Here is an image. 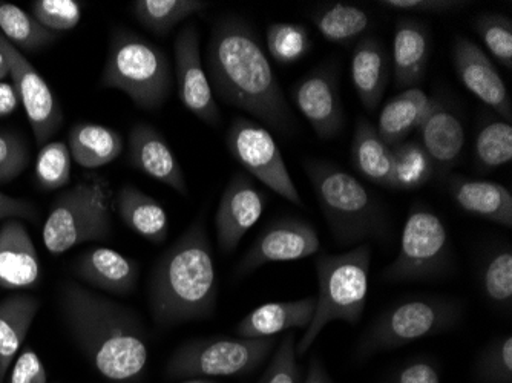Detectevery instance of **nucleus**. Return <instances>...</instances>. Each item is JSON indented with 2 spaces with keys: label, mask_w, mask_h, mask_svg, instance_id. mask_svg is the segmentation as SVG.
<instances>
[{
  "label": "nucleus",
  "mask_w": 512,
  "mask_h": 383,
  "mask_svg": "<svg viewBox=\"0 0 512 383\" xmlns=\"http://www.w3.org/2000/svg\"><path fill=\"white\" fill-rule=\"evenodd\" d=\"M206 69L212 92L221 102L253 115L278 134L296 131V118L247 20L223 16L214 23Z\"/></svg>",
  "instance_id": "nucleus-1"
},
{
  "label": "nucleus",
  "mask_w": 512,
  "mask_h": 383,
  "mask_svg": "<svg viewBox=\"0 0 512 383\" xmlns=\"http://www.w3.org/2000/svg\"><path fill=\"white\" fill-rule=\"evenodd\" d=\"M57 305L77 350L100 376L132 383L145 374L148 333L135 310L69 279L59 285Z\"/></svg>",
  "instance_id": "nucleus-2"
},
{
  "label": "nucleus",
  "mask_w": 512,
  "mask_h": 383,
  "mask_svg": "<svg viewBox=\"0 0 512 383\" xmlns=\"http://www.w3.org/2000/svg\"><path fill=\"white\" fill-rule=\"evenodd\" d=\"M146 293L152 321L161 330L215 315L218 275L203 215L155 261Z\"/></svg>",
  "instance_id": "nucleus-3"
},
{
  "label": "nucleus",
  "mask_w": 512,
  "mask_h": 383,
  "mask_svg": "<svg viewBox=\"0 0 512 383\" xmlns=\"http://www.w3.org/2000/svg\"><path fill=\"white\" fill-rule=\"evenodd\" d=\"M302 167L339 246H361L390 238L387 209L358 178L330 161L309 158Z\"/></svg>",
  "instance_id": "nucleus-4"
},
{
  "label": "nucleus",
  "mask_w": 512,
  "mask_h": 383,
  "mask_svg": "<svg viewBox=\"0 0 512 383\" xmlns=\"http://www.w3.org/2000/svg\"><path fill=\"white\" fill-rule=\"evenodd\" d=\"M371 255V247L361 244L339 255L324 253L316 258L319 295L315 316L296 344V357L304 356L332 322L356 325L361 321L370 287Z\"/></svg>",
  "instance_id": "nucleus-5"
},
{
  "label": "nucleus",
  "mask_w": 512,
  "mask_h": 383,
  "mask_svg": "<svg viewBox=\"0 0 512 383\" xmlns=\"http://www.w3.org/2000/svg\"><path fill=\"white\" fill-rule=\"evenodd\" d=\"M114 192L102 175H85L54 200L43 224L45 249L54 256L85 243H102L112 233Z\"/></svg>",
  "instance_id": "nucleus-6"
},
{
  "label": "nucleus",
  "mask_w": 512,
  "mask_h": 383,
  "mask_svg": "<svg viewBox=\"0 0 512 383\" xmlns=\"http://www.w3.org/2000/svg\"><path fill=\"white\" fill-rule=\"evenodd\" d=\"M103 88L125 92L138 108L155 111L172 89V69L160 46L128 30H115L100 77Z\"/></svg>",
  "instance_id": "nucleus-7"
},
{
  "label": "nucleus",
  "mask_w": 512,
  "mask_h": 383,
  "mask_svg": "<svg viewBox=\"0 0 512 383\" xmlns=\"http://www.w3.org/2000/svg\"><path fill=\"white\" fill-rule=\"evenodd\" d=\"M463 308L447 296H414L394 302L371 322L358 345L359 357L398 350L456 327Z\"/></svg>",
  "instance_id": "nucleus-8"
},
{
  "label": "nucleus",
  "mask_w": 512,
  "mask_h": 383,
  "mask_svg": "<svg viewBox=\"0 0 512 383\" xmlns=\"http://www.w3.org/2000/svg\"><path fill=\"white\" fill-rule=\"evenodd\" d=\"M450 235L442 218L425 204H413L402 229L398 258L382 273L388 282L434 281L453 270Z\"/></svg>",
  "instance_id": "nucleus-9"
},
{
  "label": "nucleus",
  "mask_w": 512,
  "mask_h": 383,
  "mask_svg": "<svg viewBox=\"0 0 512 383\" xmlns=\"http://www.w3.org/2000/svg\"><path fill=\"white\" fill-rule=\"evenodd\" d=\"M276 338L212 336L184 342L169 357V379L244 376L260 367L275 348Z\"/></svg>",
  "instance_id": "nucleus-10"
},
{
  "label": "nucleus",
  "mask_w": 512,
  "mask_h": 383,
  "mask_svg": "<svg viewBox=\"0 0 512 383\" xmlns=\"http://www.w3.org/2000/svg\"><path fill=\"white\" fill-rule=\"evenodd\" d=\"M226 145L232 158L252 177L261 181L284 200L295 206L304 207L281 149L266 128L250 118L235 117L227 129Z\"/></svg>",
  "instance_id": "nucleus-11"
},
{
  "label": "nucleus",
  "mask_w": 512,
  "mask_h": 383,
  "mask_svg": "<svg viewBox=\"0 0 512 383\" xmlns=\"http://www.w3.org/2000/svg\"><path fill=\"white\" fill-rule=\"evenodd\" d=\"M0 51L4 53L10 65L13 86L19 95L20 103L27 112L34 138L39 145H46L62 126V106L56 99L53 89L31 65L30 60L23 56L16 46L11 45L2 34H0Z\"/></svg>",
  "instance_id": "nucleus-12"
},
{
  "label": "nucleus",
  "mask_w": 512,
  "mask_h": 383,
  "mask_svg": "<svg viewBox=\"0 0 512 383\" xmlns=\"http://www.w3.org/2000/svg\"><path fill=\"white\" fill-rule=\"evenodd\" d=\"M321 250V239L312 224L299 218H278L256 236L237 267V276H247L273 262L309 258Z\"/></svg>",
  "instance_id": "nucleus-13"
},
{
  "label": "nucleus",
  "mask_w": 512,
  "mask_h": 383,
  "mask_svg": "<svg viewBox=\"0 0 512 383\" xmlns=\"http://www.w3.org/2000/svg\"><path fill=\"white\" fill-rule=\"evenodd\" d=\"M419 140L431 163L434 177L444 181L459 166L467 146V125L462 109L445 95H433V105L417 128Z\"/></svg>",
  "instance_id": "nucleus-14"
},
{
  "label": "nucleus",
  "mask_w": 512,
  "mask_h": 383,
  "mask_svg": "<svg viewBox=\"0 0 512 383\" xmlns=\"http://www.w3.org/2000/svg\"><path fill=\"white\" fill-rule=\"evenodd\" d=\"M178 97L184 108L212 128L221 125V112L207 79L200 53V33L189 23L178 33L174 45Z\"/></svg>",
  "instance_id": "nucleus-15"
},
{
  "label": "nucleus",
  "mask_w": 512,
  "mask_h": 383,
  "mask_svg": "<svg viewBox=\"0 0 512 383\" xmlns=\"http://www.w3.org/2000/svg\"><path fill=\"white\" fill-rule=\"evenodd\" d=\"M292 99L321 140H333L341 134L345 123L344 106L333 66H318L302 77L292 88Z\"/></svg>",
  "instance_id": "nucleus-16"
},
{
  "label": "nucleus",
  "mask_w": 512,
  "mask_h": 383,
  "mask_svg": "<svg viewBox=\"0 0 512 383\" xmlns=\"http://www.w3.org/2000/svg\"><path fill=\"white\" fill-rule=\"evenodd\" d=\"M266 203L263 190L255 186L249 175H232L215 215L218 246L224 255L238 249L241 239L260 221Z\"/></svg>",
  "instance_id": "nucleus-17"
},
{
  "label": "nucleus",
  "mask_w": 512,
  "mask_h": 383,
  "mask_svg": "<svg viewBox=\"0 0 512 383\" xmlns=\"http://www.w3.org/2000/svg\"><path fill=\"white\" fill-rule=\"evenodd\" d=\"M453 65L460 82L471 94L494 109L503 122H512L511 97L505 82L477 43L467 37H454Z\"/></svg>",
  "instance_id": "nucleus-18"
},
{
  "label": "nucleus",
  "mask_w": 512,
  "mask_h": 383,
  "mask_svg": "<svg viewBox=\"0 0 512 383\" xmlns=\"http://www.w3.org/2000/svg\"><path fill=\"white\" fill-rule=\"evenodd\" d=\"M128 163L134 169L188 197L189 189L183 169L174 151L154 126L138 123L128 137Z\"/></svg>",
  "instance_id": "nucleus-19"
},
{
  "label": "nucleus",
  "mask_w": 512,
  "mask_h": 383,
  "mask_svg": "<svg viewBox=\"0 0 512 383\" xmlns=\"http://www.w3.org/2000/svg\"><path fill=\"white\" fill-rule=\"evenodd\" d=\"M73 270L83 285L117 296L131 295L140 276L137 261L108 247H91L80 253Z\"/></svg>",
  "instance_id": "nucleus-20"
},
{
  "label": "nucleus",
  "mask_w": 512,
  "mask_h": 383,
  "mask_svg": "<svg viewBox=\"0 0 512 383\" xmlns=\"http://www.w3.org/2000/svg\"><path fill=\"white\" fill-rule=\"evenodd\" d=\"M42 269L27 226L7 220L0 226V287L7 290L33 289Z\"/></svg>",
  "instance_id": "nucleus-21"
},
{
  "label": "nucleus",
  "mask_w": 512,
  "mask_h": 383,
  "mask_svg": "<svg viewBox=\"0 0 512 383\" xmlns=\"http://www.w3.org/2000/svg\"><path fill=\"white\" fill-rule=\"evenodd\" d=\"M444 183L460 210L511 229L512 194L508 187L496 181L474 180L454 174L448 175Z\"/></svg>",
  "instance_id": "nucleus-22"
},
{
  "label": "nucleus",
  "mask_w": 512,
  "mask_h": 383,
  "mask_svg": "<svg viewBox=\"0 0 512 383\" xmlns=\"http://www.w3.org/2000/svg\"><path fill=\"white\" fill-rule=\"evenodd\" d=\"M431 57V31L427 23L402 17L393 42V76L396 88H416L427 73Z\"/></svg>",
  "instance_id": "nucleus-23"
},
{
  "label": "nucleus",
  "mask_w": 512,
  "mask_h": 383,
  "mask_svg": "<svg viewBox=\"0 0 512 383\" xmlns=\"http://www.w3.org/2000/svg\"><path fill=\"white\" fill-rule=\"evenodd\" d=\"M316 298L269 302L253 308L237 325V336L247 339L275 338L290 328H307L315 316Z\"/></svg>",
  "instance_id": "nucleus-24"
},
{
  "label": "nucleus",
  "mask_w": 512,
  "mask_h": 383,
  "mask_svg": "<svg viewBox=\"0 0 512 383\" xmlns=\"http://www.w3.org/2000/svg\"><path fill=\"white\" fill-rule=\"evenodd\" d=\"M352 82L368 112H375L390 82V59L381 40L365 37L352 56Z\"/></svg>",
  "instance_id": "nucleus-25"
},
{
  "label": "nucleus",
  "mask_w": 512,
  "mask_h": 383,
  "mask_svg": "<svg viewBox=\"0 0 512 383\" xmlns=\"http://www.w3.org/2000/svg\"><path fill=\"white\" fill-rule=\"evenodd\" d=\"M352 166L362 178L384 187L396 189L394 181L393 149L379 137L376 126L367 118L359 117L352 141Z\"/></svg>",
  "instance_id": "nucleus-26"
},
{
  "label": "nucleus",
  "mask_w": 512,
  "mask_h": 383,
  "mask_svg": "<svg viewBox=\"0 0 512 383\" xmlns=\"http://www.w3.org/2000/svg\"><path fill=\"white\" fill-rule=\"evenodd\" d=\"M433 105V95H428L421 88H410L394 95L393 99L385 103L378 118L379 137L385 145L394 148L401 145L411 132L424 122L425 115Z\"/></svg>",
  "instance_id": "nucleus-27"
},
{
  "label": "nucleus",
  "mask_w": 512,
  "mask_h": 383,
  "mask_svg": "<svg viewBox=\"0 0 512 383\" xmlns=\"http://www.w3.org/2000/svg\"><path fill=\"white\" fill-rule=\"evenodd\" d=\"M114 207L132 232L149 243H165L169 235L168 215L155 198L149 197L132 184H125L115 195Z\"/></svg>",
  "instance_id": "nucleus-28"
},
{
  "label": "nucleus",
  "mask_w": 512,
  "mask_h": 383,
  "mask_svg": "<svg viewBox=\"0 0 512 383\" xmlns=\"http://www.w3.org/2000/svg\"><path fill=\"white\" fill-rule=\"evenodd\" d=\"M40 305L42 302L39 298L22 293L7 296L0 301V364L4 376L10 373L17 353L39 313Z\"/></svg>",
  "instance_id": "nucleus-29"
},
{
  "label": "nucleus",
  "mask_w": 512,
  "mask_h": 383,
  "mask_svg": "<svg viewBox=\"0 0 512 383\" xmlns=\"http://www.w3.org/2000/svg\"><path fill=\"white\" fill-rule=\"evenodd\" d=\"M125 141L119 132L97 123H77L68 132V149L79 166L99 169L122 155Z\"/></svg>",
  "instance_id": "nucleus-30"
},
{
  "label": "nucleus",
  "mask_w": 512,
  "mask_h": 383,
  "mask_svg": "<svg viewBox=\"0 0 512 383\" xmlns=\"http://www.w3.org/2000/svg\"><path fill=\"white\" fill-rule=\"evenodd\" d=\"M310 19L327 42L339 45H350L371 27V16L367 10L344 2L316 7L310 13Z\"/></svg>",
  "instance_id": "nucleus-31"
},
{
  "label": "nucleus",
  "mask_w": 512,
  "mask_h": 383,
  "mask_svg": "<svg viewBox=\"0 0 512 383\" xmlns=\"http://www.w3.org/2000/svg\"><path fill=\"white\" fill-rule=\"evenodd\" d=\"M207 7L201 0H137L132 4L138 22L157 36H168L175 25Z\"/></svg>",
  "instance_id": "nucleus-32"
},
{
  "label": "nucleus",
  "mask_w": 512,
  "mask_h": 383,
  "mask_svg": "<svg viewBox=\"0 0 512 383\" xmlns=\"http://www.w3.org/2000/svg\"><path fill=\"white\" fill-rule=\"evenodd\" d=\"M480 289L486 301L503 311L512 307V250L500 246L486 253L479 272Z\"/></svg>",
  "instance_id": "nucleus-33"
},
{
  "label": "nucleus",
  "mask_w": 512,
  "mask_h": 383,
  "mask_svg": "<svg viewBox=\"0 0 512 383\" xmlns=\"http://www.w3.org/2000/svg\"><path fill=\"white\" fill-rule=\"evenodd\" d=\"M0 34L17 50L37 51L57 39V34L42 27L31 14L17 5L0 0Z\"/></svg>",
  "instance_id": "nucleus-34"
},
{
  "label": "nucleus",
  "mask_w": 512,
  "mask_h": 383,
  "mask_svg": "<svg viewBox=\"0 0 512 383\" xmlns=\"http://www.w3.org/2000/svg\"><path fill=\"white\" fill-rule=\"evenodd\" d=\"M474 160L482 171H496L512 160V125L500 120H485L474 140Z\"/></svg>",
  "instance_id": "nucleus-35"
},
{
  "label": "nucleus",
  "mask_w": 512,
  "mask_h": 383,
  "mask_svg": "<svg viewBox=\"0 0 512 383\" xmlns=\"http://www.w3.org/2000/svg\"><path fill=\"white\" fill-rule=\"evenodd\" d=\"M391 149L396 189H419L434 177L433 163L417 141H404Z\"/></svg>",
  "instance_id": "nucleus-36"
},
{
  "label": "nucleus",
  "mask_w": 512,
  "mask_h": 383,
  "mask_svg": "<svg viewBox=\"0 0 512 383\" xmlns=\"http://www.w3.org/2000/svg\"><path fill=\"white\" fill-rule=\"evenodd\" d=\"M266 39L270 56L279 65H292L312 50L309 31L299 23H272Z\"/></svg>",
  "instance_id": "nucleus-37"
},
{
  "label": "nucleus",
  "mask_w": 512,
  "mask_h": 383,
  "mask_svg": "<svg viewBox=\"0 0 512 383\" xmlns=\"http://www.w3.org/2000/svg\"><path fill=\"white\" fill-rule=\"evenodd\" d=\"M474 30L486 50L503 68H512V20L503 14H480L474 20Z\"/></svg>",
  "instance_id": "nucleus-38"
},
{
  "label": "nucleus",
  "mask_w": 512,
  "mask_h": 383,
  "mask_svg": "<svg viewBox=\"0 0 512 383\" xmlns=\"http://www.w3.org/2000/svg\"><path fill=\"white\" fill-rule=\"evenodd\" d=\"M36 181L43 190H57L71 180V154L63 141H48L36 161Z\"/></svg>",
  "instance_id": "nucleus-39"
},
{
  "label": "nucleus",
  "mask_w": 512,
  "mask_h": 383,
  "mask_svg": "<svg viewBox=\"0 0 512 383\" xmlns=\"http://www.w3.org/2000/svg\"><path fill=\"white\" fill-rule=\"evenodd\" d=\"M482 383H512V338H497L480 353L476 367Z\"/></svg>",
  "instance_id": "nucleus-40"
},
{
  "label": "nucleus",
  "mask_w": 512,
  "mask_h": 383,
  "mask_svg": "<svg viewBox=\"0 0 512 383\" xmlns=\"http://www.w3.org/2000/svg\"><path fill=\"white\" fill-rule=\"evenodd\" d=\"M34 19L53 33L74 30L82 19V5L77 0H36L31 4Z\"/></svg>",
  "instance_id": "nucleus-41"
},
{
  "label": "nucleus",
  "mask_w": 512,
  "mask_h": 383,
  "mask_svg": "<svg viewBox=\"0 0 512 383\" xmlns=\"http://www.w3.org/2000/svg\"><path fill=\"white\" fill-rule=\"evenodd\" d=\"M299 380L301 370L296 357L295 334L287 333L258 383H299Z\"/></svg>",
  "instance_id": "nucleus-42"
},
{
  "label": "nucleus",
  "mask_w": 512,
  "mask_h": 383,
  "mask_svg": "<svg viewBox=\"0 0 512 383\" xmlns=\"http://www.w3.org/2000/svg\"><path fill=\"white\" fill-rule=\"evenodd\" d=\"M30 163L27 141L14 132H0V184L20 177Z\"/></svg>",
  "instance_id": "nucleus-43"
},
{
  "label": "nucleus",
  "mask_w": 512,
  "mask_h": 383,
  "mask_svg": "<svg viewBox=\"0 0 512 383\" xmlns=\"http://www.w3.org/2000/svg\"><path fill=\"white\" fill-rule=\"evenodd\" d=\"M379 5L399 13L445 14L456 13L470 4L459 0H382Z\"/></svg>",
  "instance_id": "nucleus-44"
},
{
  "label": "nucleus",
  "mask_w": 512,
  "mask_h": 383,
  "mask_svg": "<svg viewBox=\"0 0 512 383\" xmlns=\"http://www.w3.org/2000/svg\"><path fill=\"white\" fill-rule=\"evenodd\" d=\"M388 383H440L439 368L431 359H413L394 371Z\"/></svg>",
  "instance_id": "nucleus-45"
},
{
  "label": "nucleus",
  "mask_w": 512,
  "mask_h": 383,
  "mask_svg": "<svg viewBox=\"0 0 512 383\" xmlns=\"http://www.w3.org/2000/svg\"><path fill=\"white\" fill-rule=\"evenodd\" d=\"M11 368L13 370H10L8 383H48V376L39 354L31 348L25 347Z\"/></svg>",
  "instance_id": "nucleus-46"
},
{
  "label": "nucleus",
  "mask_w": 512,
  "mask_h": 383,
  "mask_svg": "<svg viewBox=\"0 0 512 383\" xmlns=\"http://www.w3.org/2000/svg\"><path fill=\"white\" fill-rule=\"evenodd\" d=\"M37 218H39V210L36 209L33 203L0 192V221H37Z\"/></svg>",
  "instance_id": "nucleus-47"
},
{
  "label": "nucleus",
  "mask_w": 512,
  "mask_h": 383,
  "mask_svg": "<svg viewBox=\"0 0 512 383\" xmlns=\"http://www.w3.org/2000/svg\"><path fill=\"white\" fill-rule=\"evenodd\" d=\"M20 105L19 95L11 83L0 82V118L8 117Z\"/></svg>",
  "instance_id": "nucleus-48"
},
{
  "label": "nucleus",
  "mask_w": 512,
  "mask_h": 383,
  "mask_svg": "<svg viewBox=\"0 0 512 383\" xmlns=\"http://www.w3.org/2000/svg\"><path fill=\"white\" fill-rule=\"evenodd\" d=\"M304 383H333L330 379L329 373L325 370L324 364H322L319 357H313L310 361L309 371H307L306 380Z\"/></svg>",
  "instance_id": "nucleus-49"
},
{
  "label": "nucleus",
  "mask_w": 512,
  "mask_h": 383,
  "mask_svg": "<svg viewBox=\"0 0 512 383\" xmlns=\"http://www.w3.org/2000/svg\"><path fill=\"white\" fill-rule=\"evenodd\" d=\"M8 77H11L10 65H8L4 53L0 51V82H5Z\"/></svg>",
  "instance_id": "nucleus-50"
},
{
  "label": "nucleus",
  "mask_w": 512,
  "mask_h": 383,
  "mask_svg": "<svg viewBox=\"0 0 512 383\" xmlns=\"http://www.w3.org/2000/svg\"><path fill=\"white\" fill-rule=\"evenodd\" d=\"M181 383H217V382H214V380H206V379H191V380H186V382H181Z\"/></svg>",
  "instance_id": "nucleus-51"
},
{
  "label": "nucleus",
  "mask_w": 512,
  "mask_h": 383,
  "mask_svg": "<svg viewBox=\"0 0 512 383\" xmlns=\"http://www.w3.org/2000/svg\"><path fill=\"white\" fill-rule=\"evenodd\" d=\"M4 371H2V364H0V383H4Z\"/></svg>",
  "instance_id": "nucleus-52"
}]
</instances>
